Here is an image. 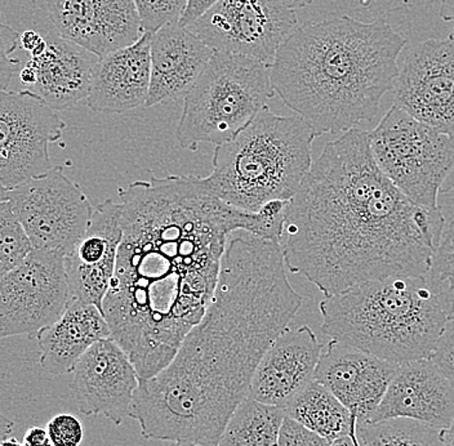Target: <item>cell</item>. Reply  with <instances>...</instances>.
Returning a JSON list of instances; mask_svg holds the SVG:
<instances>
[{
    "label": "cell",
    "mask_w": 454,
    "mask_h": 446,
    "mask_svg": "<svg viewBox=\"0 0 454 446\" xmlns=\"http://www.w3.org/2000/svg\"><path fill=\"white\" fill-rule=\"evenodd\" d=\"M121 235L102 311L140 380L160 373L211 305L227 240L248 231L280 243L288 203L241 212L197 176H152L119 189Z\"/></svg>",
    "instance_id": "obj_1"
},
{
    "label": "cell",
    "mask_w": 454,
    "mask_h": 446,
    "mask_svg": "<svg viewBox=\"0 0 454 446\" xmlns=\"http://www.w3.org/2000/svg\"><path fill=\"white\" fill-rule=\"evenodd\" d=\"M278 241L238 231L203 319L166 369L140 380L129 417L142 436L217 446L261 357L302 306Z\"/></svg>",
    "instance_id": "obj_2"
},
{
    "label": "cell",
    "mask_w": 454,
    "mask_h": 446,
    "mask_svg": "<svg viewBox=\"0 0 454 446\" xmlns=\"http://www.w3.org/2000/svg\"><path fill=\"white\" fill-rule=\"evenodd\" d=\"M442 208L417 206L380 170L367 130L328 142L284 217L286 270L325 297L365 281L430 271Z\"/></svg>",
    "instance_id": "obj_3"
},
{
    "label": "cell",
    "mask_w": 454,
    "mask_h": 446,
    "mask_svg": "<svg viewBox=\"0 0 454 446\" xmlns=\"http://www.w3.org/2000/svg\"><path fill=\"white\" fill-rule=\"evenodd\" d=\"M405 45L382 19L342 16L303 25L270 67L272 87L317 137L356 129L376 118L393 90Z\"/></svg>",
    "instance_id": "obj_4"
},
{
    "label": "cell",
    "mask_w": 454,
    "mask_h": 446,
    "mask_svg": "<svg viewBox=\"0 0 454 446\" xmlns=\"http://www.w3.org/2000/svg\"><path fill=\"white\" fill-rule=\"evenodd\" d=\"M319 309L323 333L397 365L428 359L448 321L426 275L365 281Z\"/></svg>",
    "instance_id": "obj_5"
},
{
    "label": "cell",
    "mask_w": 454,
    "mask_h": 446,
    "mask_svg": "<svg viewBox=\"0 0 454 446\" xmlns=\"http://www.w3.org/2000/svg\"><path fill=\"white\" fill-rule=\"evenodd\" d=\"M317 133L300 116L262 110L231 141L215 147L206 189L247 213L291 201L310 172Z\"/></svg>",
    "instance_id": "obj_6"
},
{
    "label": "cell",
    "mask_w": 454,
    "mask_h": 446,
    "mask_svg": "<svg viewBox=\"0 0 454 446\" xmlns=\"http://www.w3.org/2000/svg\"><path fill=\"white\" fill-rule=\"evenodd\" d=\"M275 95L269 65L248 57L215 52L184 98L176 137L183 149L231 141Z\"/></svg>",
    "instance_id": "obj_7"
},
{
    "label": "cell",
    "mask_w": 454,
    "mask_h": 446,
    "mask_svg": "<svg viewBox=\"0 0 454 446\" xmlns=\"http://www.w3.org/2000/svg\"><path fill=\"white\" fill-rule=\"evenodd\" d=\"M369 147L400 192L417 206L440 208L439 195L454 177V138L394 104L369 132Z\"/></svg>",
    "instance_id": "obj_8"
},
{
    "label": "cell",
    "mask_w": 454,
    "mask_h": 446,
    "mask_svg": "<svg viewBox=\"0 0 454 446\" xmlns=\"http://www.w3.org/2000/svg\"><path fill=\"white\" fill-rule=\"evenodd\" d=\"M10 203L33 248L62 255L83 238L95 210L62 167L14 187Z\"/></svg>",
    "instance_id": "obj_9"
},
{
    "label": "cell",
    "mask_w": 454,
    "mask_h": 446,
    "mask_svg": "<svg viewBox=\"0 0 454 446\" xmlns=\"http://www.w3.org/2000/svg\"><path fill=\"white\" fill-rule=\"evenodd\" d=\"M297 27L296 13L282 0H218L187 27L215 52L248 57L269 67Z\"/></svg>",
    "instance_id": "obj_10"
},
{
    "label": "cell",
    "mask_w": 454,
    "mask_h": 446,
    "mask_svg": "<svg viewBox=\"0 0 454 446\" xmlns=\"http://www.w3.org/2000/svg\"><path fill=\"white\" fill-rule=\"evenodd\" d=\"M67 124L33 90L0 88V184L12 190L51 169L50 145Z\"/></svg>",
    "instance_id": "obj_11"
},
{
    "label": "cell",
    "mask_w": 454,
    "mask_h": 446,
    "mask_svg": "<svg viewBox=\"0 0 454 446\" xmlns=\"http://www.w3.org/2000/svg\"><path fill=\"white\" fill-rule=\"evenodd\" d=\"M69 300L65 255L33 249L0 280V340L36 337L61 317Z\"/></svg>",
    "instance_id": "obj_12"
},
{
    "label": "cell",
    "mask_w": 454,
    "mask_h": 446,
    "mask_svg": "<svg viewBox=\"0 0 454 446\" xmlns=\"http://www.w3.org/2000/svg\"><path fill=\"white\" fill-rule=\"evenodd\" d=\"M394 98L417 121L454 138V41L427 39L405 56Z\"/></svg>",
    "instance_id": "obj_13"
},
{
    "label": "cell",
    "mask_w": 454,
    "mask_h": 446,
    "mask_svg": "<svg viewBox=\"0 0 454 446\" xmlns=\"http://www.w3.org/2000/svg\"><path fill=\"white\" fill-rule=\"evenodd\" d=\"M56 33L104 57L141 38L144 30L133 0H44Z\"/></svg>",
    "instance_id": "obj_14"
},
{
    "label": "cell",
    "mask_w": 454,
    "mask_h": 446,
    "mask_svg": "<svg viewBox=\"0 0 454 446\" xmlns=\"http://www.w3.org/2000/svg\"><path fill=\"white\" fill-rule=\"evenodd\" d=\"M73 373V391L82 414L106 417L115 426L129 417L140 377L112 337L88 349Z\"/></svg>",
    "instance_id": "obj_15"
},
{
    "label": "cell",
    "mask_w": 454,
    "mask_h": 446,
    "mask_svg": "<svg viewBox=\"0 0 454 446\" xmlns=\"http://www.w3.org/2000/svg\"><path fill=\"white\" fill-rule=\"evenodd\" d=\"M397 366L376 355L331 340L320 355L315 380L351 411L357 425H363L369 422L382 402Z\"/></svg>",
    "instance_id": "obj_16"
},
{
    "label": "cell",
    "mask_w": 454,
    "mask_h": 446,
    "mask_svg": "<svg viewBox=\"0 0 454 446\" xmlns=\"http://www.w3.org/2000/svg\"><path fill=\"white\" fill-rule=\"evenodd\" d=\"M121 235V203L107 199L96 207L87 232L65 255L69 301L90 303L102 311L115 272Z\"/></svg>",
    "instance_id": "obj_17"
},
{
    "label": "cell",
    "mask_w": 454,
    "mask_h": 446,
    "mask_svg": "<svg viewBox=\"0 0 454 446\" xmlns=\"http://www.w3.org/2000/svg\"><path fill=\"white\" fill-rule=\"evenodd\" d=\"M411 419L445 430L454 419V388L430 359L400 364L368 423Z\"/></svg>",
    "instance_id": "obj_18"
},
{
    "label": "cell",
    "mask_w": 454,
    "mask_h": 446,
    "mask_svg": "<svg viewBox=\"0 0 454 446\" xmlns=\"http://www.w3.org/2000/svg\"><path fill=\"white\" fill-rule=\"evenodd\" d=\"M323 345L310 326L286 328L261 357L249 396L286 408L298 392L315 379Z\"/></svg>",
    "instance_id": "obj_19"
},
{
    "label": "cell",
    "mask_w": 454,
    "mask_h": 446,
    "mask_svg": "<svg viewBox=\"0 0 454 446\" xmlns=\"http://www.w3.org/2000/svg\"><path fill=\"white\" fill-rule=\"evenodd\" d=\"M215 51L178 22L153 34L152 78L146 107L184 98L197 83Z\"/></svg>",
    "instance_id": "obj_20"
},
{
    "label": "cell",
    "mask_w": 454,
    "mask_h": 446,
    "mask_svg": "<svg viewBox=\"0 0 454 446\" xmlns=\"http://www.w3.org/2000/svg\"><path fill=\"white\" fill-rule=\"evenodd\" d=\"M152 33L99 57L85 104L92 112L121 113L146 105L152 78Z\"/></svg>",
    "instance_id": "obj_21"
},
{
    "label": "cell",
    "mask_w": 454,
    "mask_h": 446,
    "mask_svg": "<svg viewBox=\"0 0 454 446\" xmlns=\"http://www.w3.org/2000/svg\"><path fill=\"white\" fill-rule=\"evenodd\" d=\"M47 50L27 64L36 73V95L53 110L62 112L87 99L99 57L59 34H48Z\"/></svg>",
    "instance_id": "obj_22"
},
{
    "label": "cell",
    "mask_w": 454,
    "mask_h": 446,
    "mask_svg": "<svg viewBox=\"0 0 454 446\" xmlns=\"http://www.w3.org/2000/svg\"><path fill=\"white\" fill-rule=\"evenodd\" d=\"M110 337L109 323L98 306L69 301L61 317L36 334L42 368L52 376L73 373L88 349Z\"/></svg>",
    "instance_id": "obj_23"
},
{
    "label": "cell",
    "mask_w": 454,
    "mask_h": 446,
    "mask_svg": "<svg viewBox=\"0 0 454 446\" xmlns=\"http://www.w3.org/2000/svg\"><path fill=\"white\" fill-rule=\"evenodd\" d=\"M286 417L296 420L329 442L350 434L355 416L317 380L298 392L284 408Z\"/></svg>",
    "instance_id": "obj_24"
},
{
    "label": "cell",
    "mask_w": 454,
    "mask_h": 446,
    "mask_svg": "<svg viewBox=\"0 0 454 446\" xmlns=\"http://www.w3.org/2000/svg\"><path fill=\"white\" fill-rule=\"evenodd\" d=\"M286 411L247 396L226 423L217 446H275Z\"/></svg>",
    "instance_id": "obj_25"
},
{
    "label": "cell",
    "mask_w": 454,
    "mask_h": 446,
    "mask_svg": "<svg viewBox=\"0 0 454 446\" xmlns=\"http://www.w3.org/2000/svg\"><path fill=\"white\" fill-rule=\"evenodd\" d=\"M360 446H445L442 430L411 419L356 423Z\"/></svg>",
    "instance_id": "obj_26"
},
{
    "label": "cell",
    "mask_w": 454,
    "mask_h": 446,
    "mask_svg": "<svg viewBox=\"0 0 454 446\" xmlns=\"http://www.w3.org/2000/svg\"><path fill=\"white\" fill-rule=\"evenodd\" d=\"M448 319H454V215L445 218V226L435 253L433 265L426 274Z\"/></svg>",
    "instance_id": "obj_27"
},
{
    "label": "cell",
    "mask_w": 454,
    "mask_h": 446,
    "mask_svg": "<svg viewBox=\"0 0 454 446\" xmlns=\"http://www.w3.org/2000/svg\"><path fill=\"white\" fill-rule=\"evenodd\" d=\"M33 249L10 201L0 203V280L16 269Z\"/></svg>",
    "instance_id": "obj_28"
},
{
    "label": "cell",
    "mask_w": 454,
    "mask_h": 446,
    "mask_svg": "<svg viewBox=\"0 0 454 446\" xmlns=\"http://www.w3.org/2000/svg\"><path fill=\"white\" fill-rule=\"evenodd\" d=\"M144 33L154 34L183 19L189 0H133Z\"/></svg>",
    "instance_id": "obj_29"
},
{
    "label": "cell",
    "mask_w": 454,
    "mask_h": 446,
    "mask_svg": "<svg viewBox=\"0 0 454 446\" xmlns=\"http://www.w3.org/2000/svg\"><path fill=\"white\" fill-rule=\"evenodd\" d=\"M20 48V34L0 21V88L7 90L16 75L20 59L12 57Z\"/></svg>",
    "instance_id": "obj_30"
},
{
    "label": "cell",
    "mask_w": 454,
    "mask_h": 446,
    "mask_svg": "<svg viewBox=\"0 0 454 446\" xmlns=\"http://www.w3.org/2000/svg\"><path fill=\"white\" fill-rule=\"evenodd\" d=\"M47 431L53 446H81L84 439L83 423L69 413L59 414L48 422Z\"/></svg>",
    "instance_id": "obj_31"
},
{
    "label": "cell",
    "mask_w": 454,
    "mask_h": 446,
    "mask_svg": "<svg viewBox=\"0 0 454 446\" xmlns=\"http://www.w3.org/2000/svg\"><path fill=\"white\" fill-rule=\"evenodd\" d=\"M454 388V319H448L433 354L428 357Z\"/></svg>",
    "instance_id": "obj_32"
},
{
    "label": "cell",
    "mask_w": 454,
    "mask_h": 446,
    "mask_svg": "<svg viewBox=\"0 0 454 446\" xmlns=\"http://www.w3.org/2000/svg\"><path fill=\"white\" fill-rule=\"evenodd\" d=\"M328 440L286 417L275 446H328Z\"/></svg>",
    "instance_id": "obj_33"
},
{
    "label": "cell",
    "mask_w": 454,
    "mask_h": 446,
    "mask_svg": "<svg viewBox=\"0 0 454 446\" xmlns=\"http://www.w3.org/2000/svg\"><path fill=\"white\" fill-rule=\"evenodd\" d=\"M20 47L30 53L31 59H38L47 50V39L35 30H27L20 34Z\"/></svg>",
    "instance_id": "obj_34"
},
{
    "label": "cell",
    "mask_w": 454,
    "mask_h": 446,
    "mask_svg": "<svg viewBox=\"0 0 454 446\" xmlns=\"http://www.w3.org/2000/svg\"><path fill=\"white\" fill-rule=\"evenodd\" d=\"M217 2L218 0H189V4H187L183 19L180 20V24L186 27H189Z\"/></svg>",
    "instance_id": "obj_35"
},
{
    "label": "cell",
    "mask_w": 454,
    "mask_h": 446,
    "mask_svg": "<svg viewBox=\"0 0 454 446\" xmlns=\"http://www.w3.org/2000/svg\"><path fill=\"white\" fill-rule=\"evenodd\" d=\"M25 446H53L47 427L33 426L28 427L24 436Z\"/></svg>",
    "instance_id": "obj_36"
},
{
    "label": "cell",
    "mask_w": 454,
    "mask_h": 446,
    "mask_svg": "<svg viewBox=\"0 0 454 446\" xmlns=\"http://www.w3.org/2000/svg\"><path fill=\"white\" fill-rule=\"evenodd\" d=\"M328 446H360L356 436V422L354 423L350 434H346V436L333 440V442H329Z\"/></svg>",
    "instance_id": "obj_37"
},
{
    "label": "cell",
    "mask_w": 454,
    "mask_h": 446,
    "mask_svg": "<svg viewBox=\"0 0 454 446\" xmlns=\"http://www.w3.org/2000/svg\"><path fill=\"white\" fill-rule=\"evenodd\" d=\"M20 81L27 87H34L36 83V73L34 67L30 64L25 65L22 69L19 71Z\"/></svg>",
    "instance_id": "obj_38"
},
{
    "label": "cell",
    "mask_w": 454,
    "mask_h": 446,
    "mask_svg": "<svg viewBox=\"0 0 454 446\" xmlns=\"http://www.w3.org/2000/svg\"><path fill=\"white\" fill-rule=\"evenodd\" d=\"M440 19L445 22H454V0H442Z\"/></svg>",
    "instance_id": "obj_39"
},
{
    "label": "cell",
    "mask_w": 454,
    "mask_h": 446,
    "mask_svg": "<svg viewBox=\"0 0 454 446\" xmlns=\"http://www.w3.org/2000/svg\"><path fill=\"white\" fill-rule=\"evenodd\" d=\"M14 428V423L12 420L5 419L4 416L0 414V442L5 437L10 436L12 434Z\"/></svg>",
    "instance_id": "obj_40"
},
{
    "label": "cell",
    "mask_w": 454,
    "mask_h": 446,
    "mask_svg": "<svg viewBox=\"0 0 454 446\" xmlns=\"http://www.w3.org/2000/svg\"><path fill=\"white\" fill-rule=\"evenodd\" d=\"M315 0H282L284 5L289 10H302V8L308 7L312 4Z\"/></svg>",
    "instance_id": "obj_41"
},
{
    "label": "cell",
    "mask_w": 454,
    "mask_h": 446,
    "mask_svg": "<svg viewBox=\"0 0 454 446\" xmlns=\"http://www.w3.org/2000/svg\"><path fill=\"white\" fill-rule=\"evenodd\" d=\"M442 439L445 446H454V419L450 427L442 430Z\"/></svg>",
    "instance_id": "obj_42"
},
{
    "label": "cell",
    "mask_w": 454,
    "mask_h": 446,
    "mask_svg": "<svg viewBox=\"0 0 454 446\" xmlns=\"http://www.w3.org/2000/svg\"><path fill=\"white\" fill-rule=\"evenodd\" d=\"M0 446H25L24 442H20V440H17L16 437H5V439H3L2 442H0Z\"/></svg>",
    "instance_id": "obj_43"
},
{
    "label": "cell",
    "mask_w": 454,
    "mask_h": 446,
    "mask_svg": "<svg viewBox=\"0 0 454 446\" xmlns=\"http://www.w3.org/2000/svg\"><path fill=\"white\" fill-rule=\"evenodd\" d=\"M10 192L11 190H8L7 187L0 184V203H3V201H10Z\"/></svg>",
    "instance_id": "obj_44"
},
{
    "label": "cell",
    "mask_w": 454,
    "mask_h": 446,
    "mask_svg": "<svg viewBox=\"0 0 454 446\" xmlns=\"http://www.w3.org/2000/svg\"><path fill=\"white\" fill-rule=\"evenodd\" d=\"M163 446H207L201 444H192V442H167Z\"/></svg>",
    "instance_id": "obj_45"
},
{
    "label": "cell",
    "mask_w": 454,
    "mask_h": 446,
    "mask_svg": "<svg viewBox=\"0 0 454 446\" xmlns=\"http://www.w3.org/2000/svg\"><path fill=\"white\" fill-rule=\"evenodd\" d=\"M450 38H452L453 41H454V28H453L452 33H450Z\"/></svg>",
    "instance_id": "obj_46"
}]
</instances>
